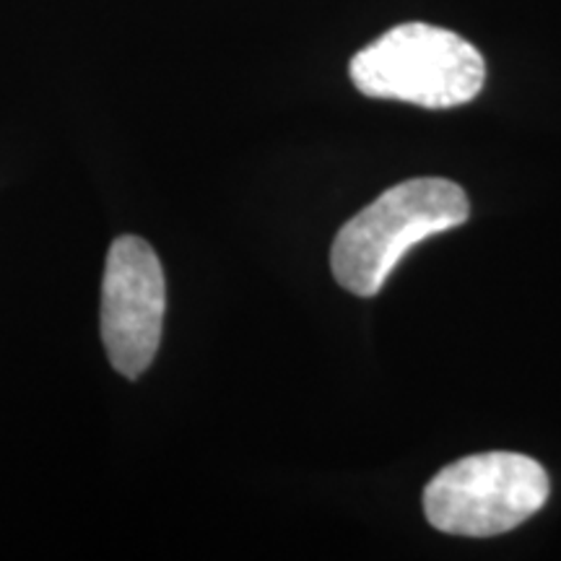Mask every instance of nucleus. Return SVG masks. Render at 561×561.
<instances>
[{"instance_id":"obj_1","label":"nucleus","mask_w":561,"mask_h":561,"mask_svg":"<svg viewBox=\"0 0 561 561\" xmlns=\"http://www.w3.org/2000/svg\"><path fill=\"white\" fill-rule=\"evenodd\" d=\"M468 216L471 203L458 182L405 180L343 224L331 250L333 276L356 297H375L405 252L434 234L462 227Z\"/></svg>"},{"instance_id":"obj_2","label":"nucleus","mask_w":561,"mask_h":561,"mask_svg":"<svg viewBox=\"0 0 561 561\" xmlns=\"http://www.w3.org/2000/svg\"><path fill=\"white\" fill-rule=\"evenodd\" d=\"M351 81L371 100H396L426 110L473 102L486 79V62L460 34L432 24H401L351 60Z\"/></svg>"},{"instance_id":"obj_3","label":"nucleus","mask_w":561,"mask_h":561,"mask_svg":"<svg viewBox=\"0 0 561 561\" xmlns=\"http://www.w3.org/2000/svg\"><path fill=\"white\" fill-rule=\"evenodd\" d=\"M549 491V473L538 460L520 453H481L434 476L424 489V512L442 533L491 538L541 512Z\"/></svg>"},{"instance_id":"obj_4","label":"nucleus","mask_w":561,"mask_h":561,"mask_svg":"<svg viewBox=\"0 0 561 561\" xmlns=\"http://www.w3.org/2000/svg\"><path fill=\"white\" fill-rule=\"evenodd\" d=\"M167 284L157 252L140 237H117L102 284V341L112 367L128 380L144 375L159 351Z\"/></svg>"}]
</instances>
